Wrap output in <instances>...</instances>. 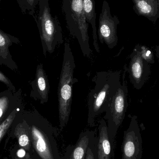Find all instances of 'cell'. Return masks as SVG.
Here are the masks:
<instances>
[{
	"label": "cell",
	"mask_w": 159,
	"mask_h": 159,
	"mask_svg": "<svg viewBox=\"0 0 159 159\" xmlns=\"http://www.w3.org/2000/svg\"><path fill=\"white\" fill-rule=\"evenodd\" d=\"M120 75V71L98 72L92 80L95 86L88 95V124L90 127L95 126L97 116L109 107L121 85Z\"/></svg>",
	"instance_id": "cell-1"
},
{
	"label": "cell",
	"mask_w": 159,
	"mask_h": 159,
	"mask_svg": "<svg viewBox=\"0 0 159 159\" xmlns=\"http://www.w3.org/2000/svg\"><path fill=\"white\" fill-rule=\"evenodd\" d=\"M30 125L32 146L40 159H62L56 138L60 129L54 127L37 111L30 117Z\"/></svg>",
	"instance_id": "cell-2"
},
{
	"label": "cell",
	"mask_w": 159,
	"mask_h": 159,
	"mask_svg": "<svg viewBox=\"0 0 159 159\" xmlns=\"http://www.w3.org/2000/svg\"><path fill=\"white\" fill-rule=\"evenodd\" d=\"M75 67L74 57L70 43L66 42L64 44L62 68L58 88L60 131L63 130L70 119L72 102L73 87L74 84L78 81L74 77Z\"/></svg>",
	"instance_id": "cell-3"
},
{
	"label": "cell",
	"mask_w": 159,
	"mask_h": 159,
	"mask_svg": "<svg viewBox=\"0 0 159 159\" xmlns=\"http://www.w3.org/2000/svg\"><path fill=\"white\" fill-rule=\"evenodd\" d=\"M61 7L70 34L77 39L83 56L90 57L92 50L89 43V23L85 17L82 0H62Z\"/></svg>",
	"instance_id": "cell-4"
},
{
	"label": "cell",
	"mask_w": 159,
	"mask_h": 159,
	"mask_svg": "<svg viewBox=\"0 0 159 159\" xmlns=\"http://www.w3.org/2000/svg\"><path fill=\"white\" fill-rule=\"evenodd\" d=\"M37 24L43 47V53L52 54L57 45L63 43L61 25L57 17L51 13L48 0H39Z\"/></svg>",
	"instance_id": "cell-5"
},
{
	"label": "cell",
	"mask_w": 159,
	"mask_h": 159,
	"mask_svg": "<svg viewBox=\"0 0 159 159\" xmlns=\"http://www.w3.org/2000/svg\"><path fill=\"white\" fill-rule=\"evenodd\" d=\"M126 71L127 68H125L122 77V83L118 89L104 116V119L107 120V131L113 149L118 130L125 118L129 105L128 88L125 78Z\"/></svg>",
	"instance_id": "cell-6"
},
{
	"label": "cell",
	"mask_w": 159,
	"mask_h": 159,
	"mask_svg": "<svg viewBox=\"0 0 159 159\" xmlns=\"http://www.w3.org/2000/svg\"><path fill=\"white\" fill-rule=\"evenodd\" d=\"M119 24L118 18L116 15L112 16L109 4L104 0L99 16L97 31L98 39L101 43H105L110 49L116 46L118 41L117 27Z\"/></svg>",
	"instance_id": "cell-7"
},
{
	"label": "cell",
	"mask_w": 159,
	"mask_h": 159,
	"mask_svg": "<svg viewBox=\"0 0 159 159\" xmlns=\"http://www.w3.org/2000/svg\"><path fill=\"white\" fill-rule=\"evenodd\" d=\"M121 151L122 159H142L143 140L137 116L131 117L129 128L124 132Z\"/></svg>",
	"instance_id": "cell-8"
},
{
	"label": "cell",
	"mask_w": 159,
	"mask_h": 159,
	"mask_svg": "<svg viewBox=\"0 0 159 159\" xmlns=\"http://www.w3.org/2000/svg\"><path fill=\"white\" fill-rule=\"evenodd\" d=\"M127 71L134 88L140 90L143 88L150 76L149 64L143 59L136 48L130 56V61Z\"/></svg>",
	"instance_id": "cell-9"
},
{
	"label": "cell",
	"mask_w": 159,
	"mask_h": 159,
	"mask_svg": "<svg viewBox=\"0 0 159 159\" xmlns=\"http://www.w3.org/2000/svg\"><path fill=\"white\" fill-rule=\"evenodd\" d=\"M97 138L95 131L86 130L81 133L75 145L66 148L62 159H85L88 148Z\"/></svg>",
	"instance_id": "cell-10"
},
{
	"label": "cell",
	"mask_w": 159,
	"mask_h": 159,
	"mask_svg": "<svg viewBox=\"0 0 159 159\" xmlns=\"http://www.w3.org/2000/svg\"><path fill=\"white\" fill-rule=\"evenodd\" d=\"M32 90L31 96L35 100H39L42 104L48 102L49 92V82L43 64L38 65L34 80L32 82Z\"/></svg>",
	"instance_id": "cell-11"
},
{
	"label": "cell",
	"mask_w": 159,
	"mask_h": 159,
	"mask_svg": "<svg viewBox=\"0 0 159 159\" xmlns=\"http://www.w3.org/2000/svg\"><path fill=\"white\" fill-rule=\"evenodd\" d=\"M98 132L96 147L97 159H111V157L114 156V149L109 140L107 123L104 119L100 120Z\"/></svg>",
	"instance_id": "cell-12"
},
{
	"label": "cell",
	"mask_w": 159,
	"mask_h": 159,
	"mask_svg": "<svg viewBox=\"0 0 159 159\" xmlns=\"http://www.w3.org/2000/svg\"><path fill=\"white\" fill-rule=\"evenodd\" d=\"M133 9L138 16H142L153 23L159 19L158 0H132Z\"/></svg>",
	"instance_id": "cell-13"
},
{
	"label": "cell",
	"mask_w": 159,
	"mask_h": 159,
	"mask_svg": "<svg viewBox=\"0 0 159 159\" xmlns=\"http://www.w3.org/2000/svg\"><path fill=\"white\" fill-rule=\"evenodd\" d=\"M82 5L86 20L88 23L91 24L92 28L93 47L96 52L100 53L96 26L95 1L94 0H82Z\"/></svg>",
	"instance_id": "cell-14"
},
{
	"label": "cell",
	"mask_w": 159,
	"mask_h": 159,
	"mask_svg": "<svg viewBox=\"0 0 159 159\" xmlns=\"http://www.w3.org/2000/svg\"><path fill=\"white\" fill-rule=\"evenodd\" d=\"M15 134L18 140L19 145L26 151H30L32 147L30 125L27 121H23L17 126Z\"/></svg>",
	"instance_id": "cell-15"
},
{
	"label": "cell",
	"mask_w": 159,
	"mask_h": 159,
	"mask_svg": "<svg viewBox=\"0 0 159 159\" xmlns=\"http://www.w3.org/2000/svg\"><path fill=\"white\" fill-rule=\"evenodd\" d=\"M17 38L5 33L0 29V57L6 59L9 54L8 48L14 43H18Z\"/></svg>",
	"instance_id": "cell-16"
},
{
	"label": "cell",
	"mask_w": 159,
	"mask_h": 159,
	"mask_svg": "<svg viewBox=\"0 0 159 159\" xmlns=\"http://www.w3.org/2000/svg\"><path fill=\"white\" fill-rule=\"evenodd\" d=\"M21 12L28 14L34 18L35 8L39 4V0H16Z\"/></svg>",
	"instance_id": "cell-17"
},
{
	"label": "cell",
	"mask_w": 159,
	"mask_h": 159,
	"mask_svg": "<svg viewBox=\"0 0 159 159\" xmlns=\"http://www.w3.org/2000/svg\"><path fill=\"white\" fill-rule=\"evenodd\" d=\"M135 47L139 51L141 57L149 64H154L155 62L154 53L152 50L146 46L137 44Z\"/></svg>",
	"instance_id": "cell-18"
},
{
	"label": "cell",
	"mask_w": 159,
	"mask_h": 159,
	"mask_svg": "<svg viewBox=\"0 0 159 159\" xmlns=\"http://www.w3.org/2000/svg\"><path fill=\"white\" fill-rule=\"evenodd\" d=\"M16 111L13 110L12 113L8 116L7 118L1 123L0 125V141L5 134L7 130L11 126L16 117Z\"/></svg>",
	"instance_id": "cell-19"
},
{
	"label": "cell",
	"mask_w": 159,
	"mask_h": 159,
	"mask_svg": "<svg viewBox=\"0 0 159 159\" xmlns=\"http://www.w3.org/2000/svg\"><path fill=\"white\" fill-rule=\"evenodd\" d=\"M97 137L88 148L85 159H97Z\"/></svg>",
	"instance_id": "cell-20"
},
{
	"label": "cell",
	"mask_w": 159,
	"mask_h": 159,
	"mask_svg": "<svg viewBox=\"0 0 159 159\" xmlns=\"http://www.w3.org/2000/svg\"><path fill=\"white\" fill-rule=\"evenodd\" d=\"M8 99L6 97H2L0 99V119L2 117L6 108L8 106Z\"/></svg>",
	"instance_id": "cell-21"
},
{
	"label": "cell",
	"mask_w": 159,
	"mask_h": 159,
	"mask_svg": "<svg viewBox=\"0 0 159 159\" xmlns=\"http://www.w3.org/2000/svg\"><path fill=\"white\" fill-rule=\"evenodd\" d=\"M0 81L5 84L7 86H8L11 89L13 90H15V87L13 86L11 81L9 80L8 78H7V77L3 74L2 73L1 71H0Z\"/></svg>",
	"instance_id": "cell-22"
},
{
	"label": "cell",
	"mask_w": 159,
	"mask_h": 159,
	"mask_svg": "<svg viewBox=\"0 0 159 159\" xmlns=\"http://www.w3.org/2000/svg\"><path fill=\"white\" fill-rule=\"evenodd\" d=\"M27 153H26V150L23 148L18 149L16 152V156L18 158H23L26 157Z\"/></svg>",
	"instance_id": "cell-23"
},
{
	"label": "cell",
	"mask_w": 159,
	"mask_h": 159,
	"mask_svg": "<svg viewBox=\"0 0 159 159\" xmlns=\"http://www.w3.org/2000/svg\"><path fill=\"white\" fill-rule=\"evenodd\" d=\"M156 54H157V57L159 62V46H157L156 48Z\"/></svg>",
	"instance_id": "cell-24"
},
{
	"label": "cell",
	"mask_w": 159,
	"mask_h": 159,
	"mask_svg": "<svg viewBox=\"0 0 159 159\" xmlns=\"http://www.w3.org/2000/svg\"><path fill=\"white\" fill-rule=\"evenodd\" d=\"M16 159H33L32 158H31V157H30V155L29 154V153H27V155H26V157H25L23 158H16Z\"/></svg>",
	"instance_id": "cell-25"
},
{
	"label": "cell",
	"mask_w": 159,
	"mask_h": 159,
	"mask_svg": "<svg viewBox=\"0 0 159 159\" xmlns=\"http://www.w3.org/2000/svg\"><path fill=\"white\" fill-rule=\"evenodd\" d=\"M158 6H159V0H158Z\"/></svg>",
	"instance_id": "cell-26"
},
{
	"label": "cell",
	"mask_w": 159,
	"mask_h": 159,
	"mask_svg": "<svg viewBox=\"0 0 159 159\" xmlns=\"http://www.w3.org/2000/svg\"><path fill=\"white\" fill-rule=\"evenodd\" d=\"M158 106H159V100L158 101Z\"/></svg>",
	"instance_id": "cell-27"
}]
</instances>
